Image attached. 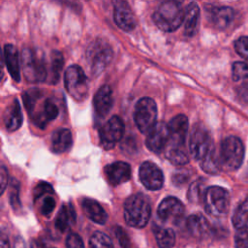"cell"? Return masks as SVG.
Returning <instances> with one entry per match:
<instances>
[{"instance_id": "1", "label": "cell", "mask_w": 248, "mask_h": 248, "mask_svg": "<svg viewBox=\"0 0 248 248\" xmlns=\"http://www.w3.org/2000/svg\"><path fill=\"white\" fill-rule=\"evenodd\" d=\"M25 108L32 122L39 128H45L59 113L58 107L49 98H45L41 90L32 88L22 95Z\"/></svg>"}, {"instance_id": "2", "label": "cell", "mask_w": 248, "mask_h": 248, "mask_svg": "<svg viewBox=\"0 0 248 248\" xmlns=\"http://www.w3.org/2000/svg\"><path fill=\"white\" fill-rule=\"evenodd\" d=\"M124 219L128 226L143 228L147 225L151 216V204L149 199L141 194H134L124 202Z\"/></svg>"}, {"instance_id": "3", "label": "cell", "mask_w": 248, "mask_h": 248, "mask_svg": "<svg viewBox=\"0 0 248 248\" xmlns=\"http://www.w3.org/2000/svg\"><path fill=\"white\" fill-rule=\"evenodd\" d=\"M185 11L177 1H166L153 13L152 18L157 27L166 32L175 31L184 21Z\"/></svg>"}, {"instance_id": "4", "label": "cell", "mask_w": 248, "mask_h": 248, "mask_svg": "<svg viewBox=\"0 0 248 248\" xmlns=\"http://www.w3.org/2000/svg\"><path fill=\"white\" fill-rule=\"evenodd\" d=\"M221 169L236 170L244 159V146L242 141L233 136L224 139L220 144L218 153Z\"/></svg>"}, {"instance_id": "5", "label": "cell", "mask_w": 248, "mask_h": 248, "mask_svg": "<svg viewBox=\"0 0 248 248\" xmlns=\"http://www.w3.org/2000/svg\"><path fill=\"white\" fill-rule=\"evenodd\" d=\"M134 120L142 134H149L156 126L157 106L153 99L143 97L138 101L134 111Z\"/></svg>"}, {"instance_id": "6", "label": "cell", "mask_w": 248, "mask_h": 248, "mask_svg": "<svg viewBox=\"0 0 248 248\" xmlns=\"http://www.w3.org/2000/svg\"><path fill=\"white\" fill-rule=\"evenodd\" d=\"M202 201L207 214L213 217H223L228 213L230 195L226 189L219 186H210L205 189Z\"/></svg>"}, {"instance_id": "7", "label": "cell", "mask_w": 248, "mask_h": 248, "mask_svg": "<svg viewBox=\"0 0 248 248\" xmlns=\"http://www.w3.org/2000/svg\"><path fill=\"white\" fill-rule=\"evenodd\" d=\"M64 83L67 92L78 102H81L87 96V78L81 67L72 65L65 71Z\"/></svg>"}, {"instance_id": "8", "label": "cell", "mask_w": 248, "mask_h": 248, "mask_svg": "<svg viewBox=\"0 0 248 248\" xmlns=\"http://www.w3.org/2000/svg\"><path fill=\"white\" fill-rule=\"evenodd\" d=\"M21 62L25 78L30 82L46 80L47 70L43 58L30 48H24L21 54Z\"/></svg>"}, {"instance_id": "9", "label": "cell", "mask_w": 248, "mask_h": 248, "mask_svg": "<svg viewBox=\"0 0 248 248\" xmlns=\"http://www.w3.org/2000/svg\"><path fill=\"white\" fill-rule=\"evenodd\" d=\"M189 149L191 155L196 160L201 161L214 149L211 136L204 126L197 124L193 127L190 136Z\"/></svg>"}, {"instance_id": "10", "label": "cell", "mask_w": 248, "mask_h": 248, "mask_svg": "<svg viewBox=\"0 0 248 248\" xmlns=\"http://www.w3.org/2000/svg\"><path fill=\"white\" fill-rule=\"evenodd\" d=\"M112 57L110 46L102 40L93 42L86 51V59L90 65L91 73L100 74L109 64Z\"/></svg>"}, {"instance_id": "11", "label": "cell", "mask_w": 248, "mask_h": 248, "mask_svg": "<svg viewBox=\"0 0 248 248\" xmlns=\"http://www.w3.org/2000/svg\"><path fill=\"white\" fill-rule=\"evenodd\" d=\"M124 134V123L118 116L110 117L100 129V140L106 149L112 148Z\"/></svg>"}, {"instance_id": "12", "label": "cell", "mask_w": 248, "mask_h": 248, "mask_svg": "<svg viewBox=\"0 0 248 248\" xmlns=\"http://www.w3.org/2000/svg\"><path fill=\"white\" fill-rule=\"evenodd\" d=\"M157 214L164 222L178 224L184 215V205L178 199L167 197L160 202Z\"/></svg>"}, {"instance_id": "13", "label": "cell", "mask_w": 248, "mask_h": 248, "mask_svg": "<svg viewBox=\"0 0 248 248\" xmlns=\"http://www.w3.org/2000/svg\"><path fill=\"white\" fill-rule=\"evenodd\" d=\"M139 176L143 186L151 191L159 190L164 184V174L160 168L152 162H143L139 170Z\"/></svg>"}, {"instance_id": "14", "label": "cell", "mask_w": 248, "mask_h": 248, "mask_svg": "<svg viewBox=\"0 0 248 248\" xmlns=\"http://www.w3.org/2000/svg\"><path fill=\"white\" fill-rule=\"evenodd\" d=\"M170 141V132L168 124L157 123L153 130L147 135L145 144L147 148L155 153L164 151Z\"/></svg>"}, {"instance_id": "15", "label": "cell", "mask_w": 248, "mask_h": 248, "mask_svg": "<svg viewBox=\"0 0 248 248\" xmlns=\"http://www.w3.org/2000/svg\"><path fill=\"white\" fill-rule=\"evenodd\" d=\"M113 19L116 25L126 31L130 32L136 27V19L129 4L125 1L114 2Z\"/></svg>"}, {"instance_id": "16", "label": "cell", "mask_w": 248, "mask_h": 248, "mask_svg": "<svg viewBox=\"0 0 248 248\" xmlns=\"http://www.w3.org/2000/svg\"><path fill=\"white\" fill-rule=\"evenodd\" d=\"M104 172L108 183L112 186L127 182L131 178V167L129 164L122 161H117L106 166Z\"/></svg>"}, {"instance_id": "17", "label": "cell", "mask_w": 248, "mask_h": 248, "mask_svg": "<svg viewBox=\"0 0 248 248\" xmlns=\"http://www.w3.org/2000/svg\"><path fill=\"white\" fill-rule=\"evenodd\" d=\"M170 132L169 143L184 145L188 131V118L184 114L174 116L168 124Z\"/></svg>"}, {"instance_id": "18", "label": "cell", "mask_w": 248, "mask_h": 248, "mask_svg": "<svg viewBox=\"0 0 248 248\" xmlns=\"http://www.w3.org/2000/svg\"><path fill=\"white\" fill-rule=\"evenodd\" d=\"M112 103L113 98L110 87L108 85L102 86L95 93L93 100L95 114L100 118L106 117L112 107Z\"/></svg>"}, {"instance_id": "19", "label": "cell", "mask_w": 248, "mask_h": 248, "mask_svg": "<svg viewBox=\"0 0 248 248\" xmlns=\"http://www.w3.org/2000/svg\"><path fill=\"white\" fill-rule=\"evenodd\" d=\"M208 19L217 29H225L233 19V10L231 7H212L208 10Z\"/></svg>"}, {"instance_id": "20", "label": "cell", "mask_w": 248, "mask_h": 248, "mask_svg": "<svg viewBox=\"0 0 248 248\" xmlns=\"http://www.w3.org/2000/svg\"><path fill=\"white\" fill-rule=\"evenodd\" d=\"M3 121L9 132L16 131L22 124V112L18 101L14 100L5 109Z\"/></svg>"}, {"instance_id": "21", "label": "cell", "mask_w": 248, "mask_h": 248, "mask_svg": "<svg viewBox=\"0 0 248 248\" xmlns=\"http://www.w3.org/2000/svg\"><path fill=\"white\" fill-rule=\"evenodd\" d=\"M81 208L84 214L93 222L104 225L108 220V214L102 205L95 200L85 198L81 202Z\"/></svg>"}, {"instance_id": "22", "label": "cell", "mask_w": 248, "mask_h": 248, "mask_svg": "<svg viewBox=\"0 0 248 248\" xmlns=\"http://www.w3.org/2000/svg\"><path fill=\"white\" fill-rule=\"evenodd\" d=\"M186 228L192 236L198 238L205 236L210 230L207 219L201 213L190 215L186 220Z\"/></svg>"}, {"instance_id": "23", "label": "cell", "mask_w": 248, "mask_h": 248, "mask_svg": "<svg viewBox=\"0 0 248 248\" xmlns=\"http://www.w3.org/2000/svg\"><path fill=\"white\" fill-rule=\"evenodd\" d=\"M72 133L69 129L60 128L54 131L51 135L50 147L51 150L56 154L66 152L72 146Z\"/></svg>"}, {"instance_id": "24", "label": "cell", "mask_w": 248, "mask_h": 248, "mask_svg": "<svg viewBox=\"0 0 248 248\" xmlns=\"http://www.w3.org/2000/svg\"><path fill=\"white\" fill-rule=\"evenodd\" d=\"M200 20V7L196 2H191L185 10L184 17V33L188 37H192L197 33Z\"/></svg>"}, {"instance_id": "25", "label": "cell", "mask_w": 248, "mask_h": 248, "mask_svg": "<svg viewBox=\"0 0 248 248\" xmlns=\"http://www.w3.org/2000/svg\"><path fill=\"white\" fill-rule=\"evenodd\" d=\"M4 59L7 69L11 77L16 80L20 79V69H19V59L16 47L14 45L7 44L4 46Z\"/></svg>"}, {"instance_id": "26", "label": "cell", "mask_w": 248, "mask_h": 248, "mask_svg": "<svg viewBox=\"0 0 248 248\" xmlns=\"http://www.w3.org/2000/svg\"><path fill=\"white\" fill-rule=\"evenodd\" d=\"M76 221V213L74 207L71 203L63 204L59 209L56 218H55V228L64 232L71 224H74Z\"/></svg>"}, {"instance_id": "27", "label": "cell", "mask_w": 248, "mask_h": 248, "mask_svg": "<svg viewBox=\"0 0 248 248\" xmlns=\"http://www.w3.org/2000/svg\"><path fill=\"white\" fill-rule=\"evenodd\" d=\"M153 232L159 248H172L175 244V233L172 229L155 225Z\"/></svg>"}, {"instance_id": "28", "label": "cell", "mask_w": 248, "mask_h": 248, "mask_svg": "<svg viewBox=\"0 0 248 248\" xmlns=\"http://www.w3.org/2000/svg\"><path fill=\"white\" fill-rule=\"evenodd\" d=\"M165 154L167 159L174 166H183L189 162V157L184 145L168 143L165 149Z\"/></svg>"}, {"instance_id": "29", "label": "cell", "mask_w": 248, "mask_h": 248, "mask_svg": "<svg viewBox=\"0 0 248 248\" xmlns=\"http://www.w3.org/2000/svg\"><path fill=\"white\" fill-rule=\"evenodd\" d=\"M63 55L58 50H52L50 53L49 63V78L51 83H56L60 78V73L63 68Z\"/></svg>"}, {"instance_id": "30", "label": "cell", "mask_w": 248, "mask_h": 248, "mask_svg": "<svg viewBox=\"0 0 248 248\" xmlns=\"http://www.w3.org/2000/svg\"><path fill=\"white\" fill-rule=\"evenodd\" d=\"M232 221L236 230L248 225V199L235 209Z\"/></svg>"}, {"instance_id": "31", "label": "cell", "mask_w": 248, "mask_h": 248, "mask_svg": "<svg viewBox=\"0 0 248 248\" xmlns=\"http://www.w3.org/2000/svg\"><path fill=\"white\" fill-rule=\"evenodd\" d=\"M201 167L205 172L211 173V174L217 173L220 170L221 166H220L218 154L214 149L204 159L202 160Z\"/></svg>"}, {"instance_id": "32", "label": "cell", "mask_w": 248, "mask_h": 248, "mask_svg": "<svg viewBox=\"0 0 248 248\" xmlns=\"http://www.w3.org/2000/svg\"><path fill=\"white\" fill-rule=\"evenodd\" d=\"M89 248H113V244L105 232L97 231L89 238Z\"/></svg>"}, {"instance_id": "33", "label": "cell", "mask_w": 248, "mask_h": 248, "mask_svg": "<svg viewBox=\"0 0 248 248\" xmlns=\"http://www.w3.org/2000/svg\"><path fill=\"white\" fill-rule=\"evenodd\" d=\"M232 78L234 81L240 82L248 79V63L235 62L232 65Z\"/></svg>"}, {"instance_id": "34", "label": "cell", "mask_w": 248, "mask_h": 248, "mask_svg": "<svg viewBox=\"0 0 248 248\" xmlns=\"http://www.w3.org/2000/svg\"><path fill=\"white\" fill-rule=\"evenodd\" d=\"M204 192H202V184L201 183V181H196L190 186L188 192V199L191 202H199L202 199L203 200Z\"/></svg>"}, {"instance_id": "35", "label": "cell", "mask_w": 248, "mask_h": 248, "mask_svg": "<svg viewBox=\"0 0 248 248\" xmlns=\"http://www.w3.org/2000/svg\"><path fill=\"white\" fill-rule=\"evenodd\" d=\"M236 248H248V225L237 230L234 236Z\"/></svg>"}, {"instance_id": "36", "label": "cell", "mask_w": 248, "mask_h": 248, "mask_svg": "<svg viewBox=\"0 0 248 248\" xmlns=\"http://www.w3.org/2000/svg\"><path fill=\"white\" fill-rule=\"evenodd\" d=\"M43 198V197H42ZM55 207V200L52 197V194L45 195L43 202L40 207V211L44 216H49Z\"/></svg>"}, {"instance_id": "37", "label": "cell", "mask_w": 248, "mask_h": 248, "mask_svg": "<svg viewBox=\"0 0 248 248\" xmlns=\"http://www.w3.org/2000/svg\"><path fill=\"white\" fill-rule=\"evenodd\" d=\"M113 232L121 248H131V240L129 235L120 226H115L113 228Z\"/></svg>"}, {"instance_id": "38", "label": "cell", "mask_w": 248, "mask_h": 248, "mask_svg": "<svg viewBox=\"0 0 248 248\" xmlns=\"http://www.w3.org/2000/svg\"><path fill=\"white\" fill-rule=\"evenodd\" d=\"M234 49L242 58L248 61V37H240L234 43Z\"/></svg>"}, {"instance_id": "39", "label": "cell", "mask_w": 248, "mask_h": 248, "mask_svg": "<svg viewBox=\"0 0 248 248\" xmlns=\"http://www.w3.org/2000/svg\"><path fill=\"white\" fill-rule=\"evenodd\" d=\"M66 248H84L82 238L76 232H71L66 238Z\"/></svg>"}, {"instance_id": "40", "label": "cell", "mask_w": 248, "mask_h": 248, "mask_svg": "<svg viewBox=\"0 0 248 248\" xmlns=\"http://www.w3.org/2000/svg\"><path fill=\"white\" fill-rule=\"evenodd\" d=\"M47 194H53V189L49 184L46 182H41L36 186L34 190V199L35 201H37Z\"/></svg>"}, {"instance_id": "41", "label": "cell", "mask_w": 248, "mask_h": 248, "mask_svg": "<svg viewBox=\"0 0 248 248\" xmlns=\"http://www.w3.org/2000/svg\"><path fill=\"white\" fill-rule=\"evenodd\" d=\"M10 202L15 210H17L20 208V201L18 198V183L16 180H13L12 184V190H11V195H10Z\"/></svg>"}, {"instance_id": "42", "label": "cell", "mask_w": 248, "mask_h": 248, "mask_svg": "<svg viewBox=\"0 0 248 248\" xmlns=\"http://www.w3.org/2000/svg\"><path fill=\"white\" fill-rule=\"evenodd\" d=\"M236 93L240 100L248 103V79L240 81L239 85L236 87Z\"/></svg>"}, {"instance_id": "43", "label": "cell", "mask_w": 248, "mask_h": 248, "mask_svg": "<svg viewBox=\"0 0 248 248\" xmlns=\"http://www.w3.org/2000/svg\"><path fill=\"white\" fill-rule=\"evenodd\" d=\"M7 184H8V171H7V169L4 166H2L1 167V182H0L1 195L4 193V190Z\"/></svg>"}, {"instance_id": "44", "label": "cell", "mask_w": 248, "mask_h": 248, "mask_svg": "<svg viewBox=\"0 0 248 248\" xmlns=\"http://www.w3.org/2000/svg\"><path fill=\"white\" fill-rule=\"evenodd\" d=\"M1 248H10L8 238L4 234H2L1 236Z\"/></svg>"}, {"instance_id": "45", "label": "cell", "mask_w": 248, "mask_h": 248, "mask_svg": "<svg viewBox=\"0 0 248 248\" xmlns=\"http://www.w3.org/2000/svg\"><path fill=\"white\" fill-rule=\"evenodd\" d=\"M31 248H44V246L38 240H33L32 244H31Z\"/></svg>"}]
</instances>
